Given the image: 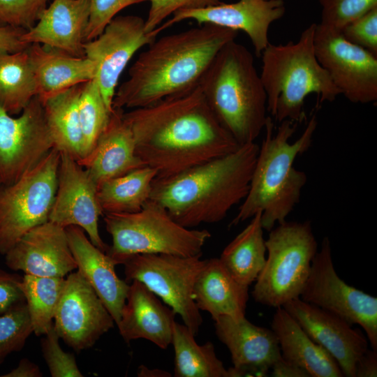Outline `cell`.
Masks as SVG:
<instances>
[{
    "label": "cell",
    "instance_id": "obj_45",
    "mask_svg": "<svg viewBox=\"0 0 377 377\" xmlns=\"http://www.w3.org/2000/svg\"><path fill=\"white\" fill-rule=\"evenodd\" d=\"M270 369V376L274 377H310L309 373L304 369L285 360L282 357Z\"/></svg>",
    "mask_w": 377,
    "mask_h": 377
},
{
    "label": "cell",
    "instance_id": "obj_44",
    "mask_svg": "<svg viewBox=\"0 0 377 377\" xmlns=\"http://www.w3.org/2000/svg\"><path fill=\"white\" fill-rule=\"evenodd\" d=\"M377 376V351L367 349L359 358L355 369V377Z\"/></svg>",
    "mask_w": 377,
    "mask_h": 377
},
{
    "label": "cell",
    "instance_id": "obj_19",
    "mask_svg": "<svg viewBox=\"0 0 377 377\" xmlns=\"http://www.w3.org/2000/svg\"><path fill=\"white\" fill-rule=\"evenodd\" d=\"M218 339L228 349L233 367L228 377L267 376L272 365L281 357L276 334L246 318L235 320L221 316L214 320Z\"/></svg>",
    "mask_w": 377,
    "mask_h": 377
},
{
    "label": "cell",
    "instance_id": "obj_39",
    "mask_svg": "<svg viewBox=\"0 0 377 377\" xmlns=\"http://www.w3.org/2000/svg\"><path fill=\"white\" fill-rule=\"evenodd\" d=\"M90 14L84 42L98 36L117 14L128 6L150 0H89Z\"/></svg>",
    "mask_w": 377,
    "mask_h": 377
},
{
    "label": "cell",
    "instance_id": "obj_11",
    "mask_svg": "<svg viewBox=\"0 0 377 377\" xmlns=\"http://www.w3.org/2000/svg\"><path fill=\"white\" fill-rule=\"evenodd\" d=\"M300 298L364 330L377 351V298L347 284L335 271L330 240L323 237Z\"/></svg>",
    "mask_w": 377,
    "mask_h": 377
},
{
    "label": "cell",
    "instance_id": "obj_7",
    "mask_svg": "<svg viewBox=\"0 0 377 377\" xmlns=\"http://www.w3.org/2000/svg\"><path fill=\"white\" fill-rule=\"evenodd\" d=\"M112 243L105 253L117 265L136 254L193 256L202 254L211 237L205 229L186 228L176 222L161 205L148 200L132 213L103 214Z\"/></svg>",
    "mask_w": 377,
    "mask_h": 377
},
{
    "label": "cell",
    "instance_id": "obj_33",
    "mask_svg": "<svg viewBox=\"0 0 377 377\" xmlns=\"http://www.w3.org/2000/svg\"><path fill=\"white\" fill-rule=\"evenodd\" d=\"M64 278L22 276L20 287L25 298L33 333L45 335L52 327Z\"/></svg>",
    "mask_w": 377,
    "mask_h": 377
},
{
    "label": "cell",
    "instance_id": "obj_27",
    "mask_svg": "<svg viewBox=\"0 0 377 377\" xmlns=\"http://www.w3.org/2000/svg\"><path fill=\"white\" fill-rule=\"evenodd\" d=\"M271 327L283 359L302 367L310 377L343 376L336 360L283 307L276 308Z\"/></svg>",
    "mask_w": 377,
    "mask_h": 377
},
{
    "label": "cell",
    "instance_id": "obj_1",
    "mask_svg": "<svg viewBox=\"0 0 377 377\" xmlns=\"http://www.w3.org/2000/svg\"><path fill=\"white\" fill-rule=\"evenodd\" d=\"M123 119L133 135L137 156L156 171V177L177 174L240 146L218 121L200 86L124 112Z\"/></svg>",
    "mask_w": 377,
    "mask_h": 377
},
{
    "label": "cell",
    "instance_id": "obj_3",
    "mask_svg": "<svg viewBox=\"0 0 377 377\" xmlns=\"http://www.w3.org/2000/svg\"><path fill=\"white\" fill-rule=\"evenodd\" d=\"M258 151L255 142L245 144L177 174L155 177L149 200L186 228L218 223L246 198Z\"/></svg>",
    "mask_w": 377,
    "mask_h": 377
},
{
    "label": "cell",
    "instance_id": "obj_37",
    "mask_svg": "<svg viewBox=\"0 0 377 377\" xmlns=\"http://www.w3.org/2000/svg\"><path fill=\"white\" fill-rule=\"evenodd\" d=\"M59 337L54 326L41 340L43 358L52 377H82L75 356L64 352L59 345Z\"/></svg>",
    "mask_w": 377,
    "mask_h": 377
},
{
    "label": "cell",
    "instance_id": "obj_47",
    "mask_svg": "<svg viewBox=\"0 0 377 377\" xmlns=\"http://www.w3.org/2000/svg\"><path fill=\"white\" fill-rule=\"evenodd\" d=\"M139 371L138 372V376H161V377H166V376H170V374L165 371L161 370V369H149L148 368L145 367V366H141L139 367Z\"/></svg>",
    "mask_w": 377,
    "mask_h": 377
},
{
    "label": "cell",
    "instance_id": "obj_24",
    "mask_svg": "<svg viewBox=\"0 0 377 377\" xmlns=\"http://www.w3.org/2000/svg\"><path fill=\"white\" fill-rule=\"evenodd\" d=\"M124 109L113 108L93 150L77 161L98 186L103 182L145 166L135 153L133 135L123 119Z\"/></svg>",
    "mask_w": 377,
    "mask_h": 377
},
{
    "label": "cell",
    "instance_id": "obj_13",
    "mask_svg": "<svg viewBox=\"0 0 377 377\" xmlns=\"http://www.w3.org/2000/svg\"><path fill=\"white\" fill-rule=\"evenodd\" d=\"M314 48L318 62L341 94L353 103L377 101V56L320 24H316Z\"/></svg>",
    "mask_w": 377,
    "mask_h": 377
},
{
    "label": "cell",
    "instance_id": "obj_4",
    "mask_svg": "<svg viewBox=\"0 0 377 377\" xmlns=\"http://www.w3.org/2000/svg\"><path fill=\"white\" fill-rule=\"evenodd\" d=\"M280 124L274 132L272 118L267 117L264 128L265 138L259 147L248 193L229 228L251 219L260 212L262 227L270 231L276 223L286 221L300 201L307 176L294 167V162L310 147L318 121L316 115H313L302 134L293 142L289 140L297 124L288 119Z\"/></svg>",
    "mask_w": 377,
    "mask_h": 377
},
{
    "label": "cell",
    "instance_id": "obj_25",
    "mask_svg": "<svg viewBox=\"0 0 377 377\" xmlns=\"http://www.w3.org/2000/svg\"><path fill=\"white\" fill-rule=\"evenodd\" d=\"M27 52L36 96L42 102L96 77V65L86 57H75L36 43L30 44Z\"/></svg>",
    "mask_w": 377,
    "mask_h": 377
},
{
    "label": "cell",
    "instance_id": "obj_32",
    "mask_svg": "<svg viewBox=\"0 0 377 377\" xmlns=\"http://www.w3.org/2000/svg\"><path fill=\"white\" fill-rule=\"evenodd\" d=\"M36 96L27 49L17 52L0 50V107L17 116Z\"/></svg>",
    "mask_w": 377,
    "mask_h": 377
},
{
    "label": "cell",
    "instance_id": "obj_23",
    "mask_svg": "<svg viewBox=\"0 0 377 377\" xmlns=\"http://www.w3.org/2000/svg\"><path fill=\"white\" fill-rule=\"evenodd\" d=\"M89 14V0H53L22 38L29 45L40 43L85 57L83 44Z\"/></svg>",
    "mask_w": 377,
    "mask_h": 377
},
{
    "label": "cell",
    "instance_id": "obj_31",
    "mask_svg": "<svg viewBox=\"0 0 377 377\" xmlns=\"http://www.w3.org/2000/svg\"><path fill=\"white\" fill-rule=\"evenodd\" d=\"M171 344L175 350V377H228V370L210 342L199 345L184 325L175 321Z\"/></svg>",
    "mask_w": 377,
    "mask_h": 377
},
{
    "label": "cell",
    "instance_id": "obj_8",
    "mask_svg": "<svg viewBox=\"0 0 377 377\" xmlns=\"http://www.w3.org/2000/svg\"><path fill=\"white\" fill-rule=\"evenodd\" d=\"M269 232L268 256L251 295L255 302L276 309L300 297L318 244L309 221H285Z\"/></svg>",
    "mask_w": 377,
    "mask_h": 377
},
{
    "label": "cell",
    "instance_id": "obj_10",
    "mask_svg": "<svg viewBox=\"0 0 377 377\" xmlns=\"http://www.w3.org/2000/svg\"><path fill=\"white\" fill-rule=\"evenodd\" d=\"M202 254L179 256L169 254H136L122 264L125 281L145 284L176 314L195 336L202 317L193 297L195 279L207 260Z\"/></svg>",
    "mask_w": 377,
    "mask_h": 377
},
{
    "label": "cell",
    "instance_id": "obj_5",
    "mask_svg": "<svg viewBox=\"0 0 377 377\" xmlns=\"http://www.w3.org/2000/svg\"><path fill=\"white\" fill-rule=\"evenodd\" d=\"M220 124L241 146L255 142L267 119V95L251 52L235 40L217 53L199 84Z\"/></svg>",
    "mask_w": 377,
    "mask_h": 377
},
{
    "label": "cell",
    "instance_id": "obj_40",
    "mask_svg": "<svg viewBox=\"0 0 377 377\" xmlns=\"http://www.w3.org/2000/svg\"><path fill=\"white\" fill-rule=\"evenodd\" d=\"M341 33L348 42L377 56V7L349 22Z\"/></svg>",
    "mask_w": 377,
    "mask_h": 377
},
{
    "label": "cell",
    "instance_id": "obj_14",
    "mask_svg": "<svg viewBox=\"0 0 377 377\" xmlns=\"http://www.w3.org/2000/svg\"><path fill=\"white\" fill-rule=\"evenodd\" d=\"M161 31L158 26L146 32L145 20L141 17L119 15L106 25L98 36L84 43L85 57L96 65L94 78L110 112L119 77L126 65L140 48L151 44Z\"/></svg>",
    "mask_w": 377,
    "mask_h": 377
},
{
    "label": "cell",
    "instance_id": "obj_22",
    "mask_svg": "<svg viewBox=\"0 0 377 377\" xmlns=\"http://www.w3.org/2000/svg\"><path fill=\"white\" fill-rule=\"evenodd\" d=\"M175 315L145 284L133 280L116 325L126 343L144 339L166 349L171 344Z\"/></svg>",
    "mask_w": 377,
    "mask_h": 377
},
{
    "label": "cell",
    "instance_id": "obj_29",
    "mask_svg": "<svg viewBox=\"0 0 377 377\" xmlns=\"http://www.w3.org/2000/svg\"><path fill=\"white\" fill-rule=\"evenodd\" d=\"M82 84L73 86L43 101L54 147L75 160L83 156V139L79 116Z\"/></svg>",
    "mask_w": 377,
    "mask_h": 377
},
{
    "label": "cell",
    "instance_id": "obj_15",
    "mask_svg": "<svg viewBox=\"0 0 377 377\" xmlns=\"http://www.w3.org/2000/svg\"><path fill=\"white\" fill-rule=\"evenodd\" d=\"M114 320L93 288L77 270L71 272L55 309L53 326L59 339L80 352L92 347Z\"/></svg>",
    "mask_w": 377,
    "mask_h": 377
},
{
    "label": "cell",
    "instance_id": "obj_6",
    "mask_svg": "<svg viewBox=\"0 0 377 377\" xmlns=\"http://www.w3.org/2000/svg\"><path fill=\"white\" fill-rule=\"evenodd\" d=\"M316 24L306 28L296 43H269L260 57L267 112L279 122L305 120L304 100L311 94L317 95L320 103L334 101L341 94L316 56Z\"/></svg>",
    "mask_w": 377,
    "mask_h": 377
},
{
    "label": "cell",
    "instance_id": "obj_26",
    "mask_svg": "<svg viewBox=\"0 0 377 377\" xmlns=\"http://www.w3.org/2000/svg\"><path fill=\"white\" fill-rule=\"evenodd\" d=\"M193 297L199 310L209 313L214 320L221 316L235 320L246 318L249 287L235 280L219 258L207 259L195 279Z\"/></svg>",
    "mask_w": 377,
    "mask_h": 377
},
{
    "label": "cell",
    "instance_id": "obj_2",
    "mask_svg": "<svg viewBox=\"0 0 377 377\" xmlns=\"http://www.w3.org/2000/svg\"><path fill=\"white\" fill-rule=\"evenodd\" d=\"M238 32L204 24L156 38L129 68L128 78L116 89L112 108H142L192 91Z\"/></svg>",
    "mask_w": 377,
    "mask_h": 377
},
{
    "label": "cell",
    "instance_id": "obj_21",
    "mask_svg": "<svg viewBox=\"0 0 377 377\" xmlns=\"http://www.w3.org/2000/svg\"><path fill=\"white\" fill-rule=\"evenodd\" d=\"M65 230L77 271L93 288L117 325L130 284L118 277L117 263L92 244L82 228L70 226Z\"/></svg>",
    "mask_w": 377,
    "mask_h": 377
},
{
    "label": "cell",
    "instance_id": "obj_42",
    "mask_svg": "<svg viewBox=\"0 0 377 377\" xmlns=\"http://www.w3.org/2000/svg\"><path fill=\"white\" fill-rule=\"evenodd\" d=\"M22 276L0 269V315L25 303L20 284Z\"/></svg>",
    "mask_w": 377,
    "mask_h": 377
},
{
    "label": "cell",
    "instance_id": "obj_41",
    "mask_svg": "<svg viewBox=\"0 0 377 377\" xmlns=\"http://www.w3.org/2000/svg\"><path fill=\"white\" fill-rule=\"evenodd\" d=\"M147 17L145 20L146 32L161 25L163 21L179 10L195 9L215 5L219 0H150Z\"/></svg>",
    "mask_w": 377,
    "mask_h": 377
},
{
    "label": "cell",
    "instance_id": "obj_35",
    "mask_svg": "<svg viewBox=\"0 0 377 377\" xmlns=\"http://www.w3.org/2000/svg\"><path fill=\"white\" fill-rule=\"evenodd\" d=\"M33 333L27 306L21 304L0 316V364L20 351Z\"/></svg>",
    "mask_w": 377,
    "mask_h": 377
},
{
    "label": "cell",
    "instance_id": "obj_38",
    "mask_svg": "<svg viewBox=\"0 0 377 377\" xmlns=\"http://www.w3.org/2000/svg\"><path fill=\"white\" fill-rule=\"evenodd\" d=\"M49 0H0V26L31 28Z\"/></svg>",
    "mask_w": 377,
    "mask_h": 377
},
{
    "label": "cell",
    "instance_id": "obj_18",
    "mask_svg": "<svg viewBox=\"0 0 377 377\" xmlns=\"http://www.w3.org/2000/svg\"><path fill=\"white\" fill-rule=\"evenodd\" d=\"M308 336L336 360L343 376L355 377V364L369 348L362 332L345 320L300 297L282 306Z\"/></svg>",
    "mask_w": 377,
    "mask_h": 377
},
{
    "label": "cell",
    "instance_id": "obj_46",
    "mask_svg": "<svg viewBox=\"0 0 377 377\" xmlns=\"http://www.w3.org/2000/svg\"><path fill=\"white\" fill-rule=\"evenodd\" d=\"M1 377H41L43 374L37 364L27 358H22L17 366Z\"/></svg>",
    "mask_w": 377,
    "mask_h": 377
},
{
    "label": "cell",
    "instance_id": "obj_36",
    "mask_svg": "<svg viewBox=\"0 0 377 377\" xmlns=\"http://www.w3.org/2000/svg\"><path fill=\"white\" fill-rule=\"evenodd\" d=\"M320 25L341 31L351 21L377 7V0H319Z\"/></svg>",
    "mask_w": 377,
    "mask_h": 377
},
{
    "label": "cell",
    "instance_id": "obj_12",
    "mask_svg": "<svg viewBox=\"0 0 377 377\" xmlns=\"http://www.w3.org/2000/svg\"><path fill=\"white\" fill-rule=\"evenodd\" d=\"M54 147L43 105L37 96L17 117L0 107V185L17 181Z\"/></svg>",
    "mask_w": 377,
    "mask_h": 377
},
{
    "label": "cell",
    "instance_id": "obj_17",
    "mask_svg": "<svg viewBox=\"0 0 377 377\" xmlns=\"http://www.w3.org/2000/svg\"><path fill=\"white\" fill-rule=\"evenodd\" d=\"M283 0H239L232 3L220 2L195 9L179 10L160 25L161 31L185 20L199 24H210L235 31H242L249 38L257 57L269 43V29L272 22L285 14Z\"/></svg>",
    "mask_w": 377,
    "mask_h": 377
},
{
    "label": "cell",
    "instance_id": "obj_28",
    "mask_svg": "<svg viewBox=\"0 0 377 377\" xmlns=\"http://www.w3.org/2000/svg\"><path fill=\"white\" fill-rule=\"evenodd\" d=\"M260 217V212L255 214L219 258L233 279L248 287L256 281L266 261L267 249Z\"/></svg>",
    "mask_w": 377,
    "mask_h": 377
},
{
    "label": "cell",
    "instance_id": "obj_20",
    "mask_svg": "<svg viewBox=\"0 0 377 377\" xmlns=\"http://www.w3.org/2000/svg\"><path fill=\"white\" fill-rule=\"evenodd\" d=\"M4 256L10 269L36 276L64 278L77 269L65 228L49 221L30 230Z\"/></svg>",
    "mask_w": 377,
    "mask_h": 377
},
{
    "label": "cell",
    "instance_id": "obj_43",
    "mask_svg": "<svg viewBox=\"0 0 377 377\" xmlns=\"http://www.w3.org/2000/svg\"><path fill=\"white\" fill-rule=\"evenodd\" d=\"M26 29L13 26H0V50L17 52L27 50L29 44L22 37Z\"/></svg>",
    "mask_w": 377,
    "mask_h": 377
},
{
    "label": "cell",
    "instance_id": "obj_9",
    "mask_svg": "<svg viewBox=\"0 0 377 377\" xmlns=\"http://www.w3.org/2000/svg\"><path fill=\"white\" fill-rule=\"evenodd\" d=\"M60 151L52 148L15 182L0 185V254L27 232L48 221L57 188Z\"/></svg>",
    "mask_w": 377,
    "mask_h": 377
},
{
    "label": "cell",
    "instance_id": "obj_16",
    "mask_svg": "<svg viewBox=\"0 0 377 377\" xmlns=\"http://www.w3.org/2000/svg\"><path fill=\"white\" fill-rule=\"evenodd\" d=\"M98 186L87 170L66 152L60 151L57 188L48 221L64 228H82L94 245L105 252L108 248L98 230L103 215Z\"/></svg>",
    "mask_w": 377,
    "mask_h": 377
},
{
    "label": "cell",
    "instance_id": "obj_34",
    "mask_svg": "<svg viewBox=\"0 0 377 377\" xmlns=\"http://www.w3.org/2000/svg\"><path fill=\"white\" fill-rule=\"evenodd\" d=\"M78 109L83 139V158L93 150L112 113L105 105L95 78L83 83Z\"/></svg>",
    "mask_w": 377,
    "mask_h": 377
},
{
    "label": "cell",
    "instance_id": "obj_30",
    "mask_svg": "<svg viewBox=\"0 0 377 377\" xmlns=\"http://www.w3.org/2000/svg\"><path fill=\"white\" fill-rule=\"evenodd\" d=\"M156 171L148 166L109 179L98 186V200L105 213H132L142 209L149 199Z\"/></svg>",
    "mask_w": 377,
    "mask_h": 377
}]
</instances>
